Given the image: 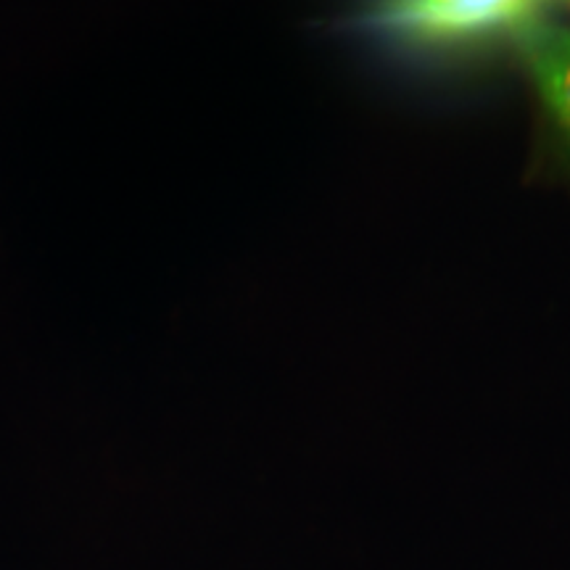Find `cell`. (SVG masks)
Segmentation results:
<instances>
[{
  "instance_id": "6da1fadb",
  "label": "cell",
  "mask_w": 570,
  "mask_h": 570,
  "mask_svg": "<svg viewBox=\"0 0 570 570\" xmlns=\"http://www.w3.org/2000/svg\"><path fill=\"white\" fill-rule=\"evenodd\" d=\"M515 38L541 96L570 140V27L520 21Z\"/></svg>"
},
{
  "instance_id": "3957f363",
  "label": "cell",
  "mask_w": 570,
  "mask_h": 570,
  "mask_svg": "<svg viewBox=\"0 0 570 570\" xmlns=\"http://www.w3.org/2000/svg\"><path fill=\"white\" fill-rule=\"evenodd\" d=\"M417 3H425V6H433V3H441V0H417Z\"/></svg>"
},
{
  "instance_id": "7a4b0ae2",
  "label": "cell",
  "mask_w": 570,
  "mask_h": 570,
  "mask_svg": "<svg viewBox=\"0 0 570 570\" xmlns=\"http://www.w3.org/2000/svg\"><path fill=\"white\" fill-rule=\"evenodd\" d=\"M525 6V0H441L425 6L417 0H402L389 9L386 19L415 27L423 32H470L510 19Z\"/></svg>"
}]
</instances>
